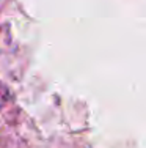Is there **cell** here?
Here are the masks:
<instances>
[]
</instances>
